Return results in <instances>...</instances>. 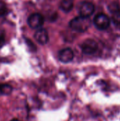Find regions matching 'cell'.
I'll return each mask as SVG.
<instances>
[{
  "mask_svg": "<svg viewBox=\"0 0 120 121\" xmlns=\"http://www.w3.org/2000/svg\"><path fill=\"white\" fill-rule=\"evenodd\" d=\"M91 21L89 18L83 17L81 16L73 18L70 23L69 26L75 31L83 33L86 31L91 26Z\"/></svg>",
  "mask_w": 120,
  "mask_h": 121,
  "instance_id": "obj_1",
  "label": "cell"
},
{
  "mask_svg": "<svg viewBox=\"0 0 120 121\" xmlns=\"http://www.w3.org/2000/svg\"><path fill=\"white\" fill-rule=\"evenodd\" d=\"M93 23L98 29L105 30L109 28L110 25V19L106 14L100 13L95 16L93 18Z\"/></svg>",
  "mask_w": 120,
  "mask_h": 121,
  "instance_id": "obj_2",
  "label": "cell"
},
{
  "mask_svg": "<svg viewBox=\"0 0 120 121\" xmlns=\"http://www.w3.org/2000/svg\"><path fill=\"white\" fill-rule=\"evenodd\" d=\"M78 10L80 16L89 18L95 11V6L91 1H83L79 4Z\"/></svg>",
  "mask_w": 120,
  "mask_h": 121,
  "instance_id": "obj_3",
  "label": "cell"
},
{
  "mask_svg": "<svg viewBox=\"0 0 120 121\" xmlns=\"http://www.w3.org/2000/svg\"><path fill=\"white\" fill-rule=\"evenodd\" d=\"M44 23V17L38 13H32L28 18V26L33 29H40Z\"/></svg>",
  "mask_w": 120,
  "mask_h": 121,
  "instance_id": "obj_4",
  "label": "cell"
},
{
  "mask_svg": "<svg viewBox=\"0 0 120 121\" xmlns=\"http://www.w3.org/2000/svg\"><path fill=\"white\" fill-rule=\"evenodd\" d=\"M81 48L83 53L86 55H92L94 54L98 50V43L95 40L93 39H87L84 40L81 45Z\"/></svg>",
  "mask_w": 120,
  "mask_h": 121,
  "instance_id": "obj_5",
  "label": "cell"
},
{
  "mask_svg": "<svg viewBox=\"0 0 120 121\" xmlns=\"http://www.w3.org/2000/svg\"><path fill=\"white\" fill-rule=\"evenodd\" d=\"M74 54L71 48H66L61 50L58 53V58L59 61L63 63H69L74 59Z\"/></svg>",
  "mask_w": 120,
  "mask_h": 121,
  "instance_id": "obj_6",
  "label": "cell"
},
{
  "mask_svg": "<svg viewBox=\"0 0 120 121\" xmlns=\"http://www.w3.org/2000/svg\"><path fill=\"white\" fill-rule=\"evenodd\" d=\"M34 38L39 44L42 45L47 44L49 40V35H48L47 31L44 28L38 29L35 32L34 35Z\"/></svg>",
  "mask_w": 120,
  "mask_h": 121,
  "instance_id": "obj_7",
  "label": "cell"
},
{
  "mask_svg": "<svg viewBox=\"0 0 120 121\" xmlns=\"http://www.w3.org/2000/svg\"><path fill=\"white\" fill-rule=\"evenodd\" d=\"M74 5V0H61L60 4H59V7L60 9L66 12H70Z\"/></svg>",
  "mask_w": 120,
  "mask_h": 121,
  "instance_id": "obj_8",
  "label": "cell"
},
{
  "mask_svg": "<svg viewBox=\"0 0 120 121\" xmlns=\"http://www.w3.org/2000/svg\"><path fill=\"white\" fill-rule=\"evenodd\" d=\"M12 86L7 84H0V95H8L11 93Z\"/></svg>",
  "mask_w": 120,
  "mask_h": 121,
  "instance_id": "obj_9",
  "label": "cell"
},
{
  "mask_svg": "<svg viewBox=\"0 0 120 121\" xmlns=\"http://www.w3.org/2000/svg\"><path fill=\"white\" fill-rule=\"evenodd\" d=\"M112 19L116 26H120V9L112 13Z\"/></svg>",
  "mask_w": 120,
  "mask_h": 121,
  "instance_id": "obj_10",
  "label": "cell"
},
{
  "mask_svg": "<svg viewBox=\"0 0 120 121\" xmlns=\"http://www.w3.org/2000/svg\"><path fill=\"white\" fill-rule=\"evenodd\" d=\"M8 13V9L4 1L0 0V17L4 16Z\"/></svg>",
  "mask_w": 120,
  "mask_h": 121,
  "instance_id": "obj_11",
  "label": "cell"
},
{
  "mask_svg": "<svg viewBox=\"0 0 120 121\" xmlns=\"http://www.w3.org/2000/svg\"><path fill=\"white\" fill-rule=\"evenodd\" d=\"M109 10L110 11L113 13L114 12L120 10V7H119V5L117 2H112L111 3L110 5H109Z\"/></svg>",
  "mask_w": 120,
  "mask_h": 121,
  "instance_id": "obj_12",
  "label": "cell"
},
{
  "mask_svg": "<svg viewBox=\"0 0 120 121\" xmlns=\"http://www.w3.org/2000/svg\"><path fill=\"white\" fill-rule=\"evenodd\" d=\"M5 43V35L3 32H0V48L3 47Z\"/></svg>",
  "mask_w": 120,
  "mask_h": 121,
  "instance_id": "obj_13",
  "label": "cell"
},
{
  "mask_svg": "<svg viewBox=\"0 0 120 121\" xmlns=\"http://www.w3.org/2000/svg\"><path fill=\"white\" fill-rule=\"evenodd\" d=\"M11 121H19V120H18V119H13V120H11Z\"/></svg>",
  "mask_w": 120,
  "mask_h": 121,
  "instance_id": "obj_14",
  "label": "cell"
}]
</instances>
